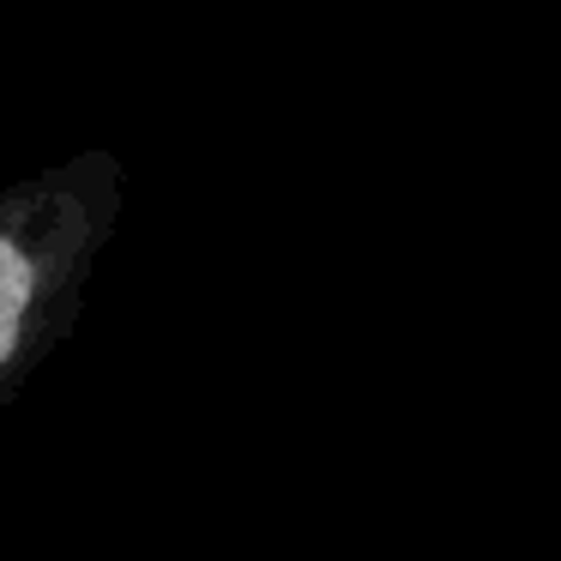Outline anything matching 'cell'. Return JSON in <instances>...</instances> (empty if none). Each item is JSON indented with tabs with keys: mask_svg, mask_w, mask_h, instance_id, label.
I'll return each instance as SVG.
<instances>
[{
	"mask_svg": "<svg viewBox=\"0 0 561 561\" xmlns=\"http://www.w3.org/2000/svg\"><path fill=\"white\" fill-rule=\"evenodd\" d=\"M122 206L127 163L110 146H79L0 182V411L67 344L122 230Z\"/></svg>",
	"mask_w": 561,
	"mask_h": 561,
	"instance_id": "cell-1",
	"label": "cell"
}]
</instances>
